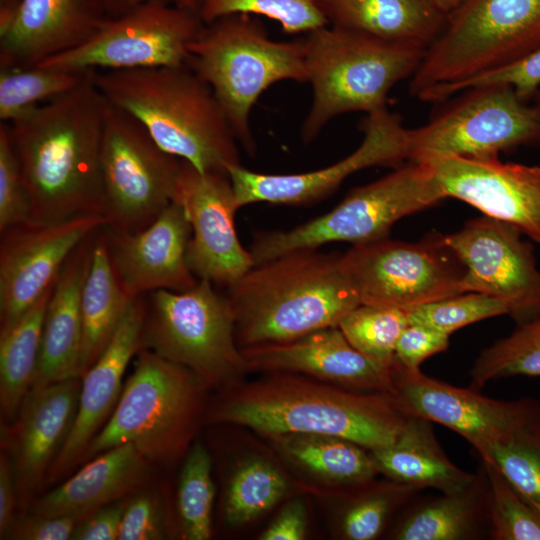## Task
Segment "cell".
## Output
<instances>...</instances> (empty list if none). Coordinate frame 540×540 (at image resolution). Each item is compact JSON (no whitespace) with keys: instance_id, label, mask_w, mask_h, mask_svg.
Wrapping results in <instances>:
<instances>
[{"instance_id":"1","label":"cell","mask_w":540,"mask_h":540,"mask_svg":"<svg viewBox=\"0 0 540 540\" xmlns=\"http://www.w3.org/2000/svg\"><path fill=\"white\" fill-rule=\"evenodd\" d=\"M95 71L69 92L6 123L35 223L105 216L101 144L108 101Z\"/></svg>"},{"instance_id":"2","label":"cell","mask_w":540,"mask_h":540,"mask_svg":"<svg viewBox=\"0 0 540 540\" xmlns=\"http://www.w3.org/2000/svg\"><path fill=\"white\" fill-rule=\"evenodd\" d=\"M232 384L208 411L212 423L234 424L263 435H331L367 450L392 443L407 415L392 393L361 392L289 372Z\"/></svg>"},{"instance_id":"3","label":"cell","mask_w":540,"mask_h":540,"mask_svg":"<svg viewBox=\"0 0 540 540\" xmlns=\"http://www.w3.org/2000/svg\"><path fill=\"white\" fill-rule=\"evenodd\" d=\"M341 255L303 248L254 265L227 293L239 347L338 326L361 304Z\"/></svg>"},{"instance_id":"4","label":"cell","mask_w":540,"mask_h":540,"mask_svg":"<svg viewBox=\"0 0 540 540\" xmlns=\"http://www.w3.org/2000/svg\"><path fill=\"white\" fill-rule=\"evenodd\" d=\"M106 100L135 117L164 151L200 172L240 165L238 140L210 86L188 65L95 71Z\"/></svg>"},{"instance_id":"5","label":"cell","mask_w":540,"mask_h":540,"mask_svg":"<svg viewBox=\"0 0 540 540\" xmlns=\"http://www.w3.org/2000/svg\"><path fill=\"white\" fill-rule=\"evenodd\" d=\"M302 40L313 92L301 127L304 143L341 114H370L386 108L389 91L412 77L426 51L328 24L306 33Z\"/></svg>"},{"instance_id":"6","label":"cell","mask_w":540,"mask_h":540,"mask_svg":"<svg viewBox=\"0 0 540 540\" xmlns=\"http://www.w3.org/2000/svg\"><path fill=\"white\" fill-rule=\"evenodd\" d=\"M187 65L210 86L250 156L256 152L250 113L259 96L279 81L307 82L302 38L273 40L247 14L205 23L189 46Z\"/></svg>"},{"instance_id":"7","label":"cell","mask_w":540,"mask_h":540,"mask_svg":"<svg viewBox=\"0 0 540 540\" xmlns=\"http://www.w3.org/2000/svg\"><path fill=\"white\" fill-rule=\"evenodd\" d=\"M206 388L188 368L140 349L113 413L81 464L128 442L153 464H172L191 447L204 416Z\"/></svg>"},{"instance_id":"8","label":"cell","mask_w":540,"mask_h":540,"mask_svg":"<svg viewBox=\"0 0 540 540\" xmlns=\"http://www.w3.org/2000/svg\"><path fill=\"white\" fill-rule=\"evenodd\" d=\"M145 300L142 349L188 368L207 388H226L249 370L227 295L210 281L198 279L183 292L153 291Z\"/></svg>"},{"instance_id":"9","label":"cell","mask_w":540,"mask_h":540,"mask_svg":"<svg viewBox=\"0 0 540 540\" xmlns=\"http://www.w3.org/2000/svg\"><path fill=\"white\" fill-rule=\"evenodd\" d=\"M540 47V0H459L410 80L425 88L457 82Z\"/></svg>"},{"instance_id":"10","label":"cell","mask_w":540,"mask_h":540,"mask_svg":"<svg viewBox=\"0 0 540 540\" xmlns=\"http://www.w3.org/2000/svg\"><path fill=\"white\" fill-rule=\"evenodd\" d=\"M444 194L427 162L407 163L355 188L330 212L290 230L260 233L249 247L254 265L329 242L353 245L387 238L401 218L431 207Z\"/></svg>"},{"instance_id":"11","label":"cell","mask_w":540,"mask_h":540,"mask_svg":"<svg viewBox=\"0 0 540 540\" xmlns=\"http://www.w3.org/2000/svg\"><path fill=\"white\" fill-rule=\"evenodd\" d=\"M183 165L141 122L109 103L101 144L105 226L119 233L148 227L175 200Z\"/></svg>"},{"instance_id":"12","label":"cell","mask_w":540,"mask_h":540,"mask_svg":"<svg viewBox=\"0 0 540 540\" xmlns=\"http://www.w3.org/2000/svg\"><path fill=\"white\" fill-rule=\"evenodd\" d=\"M461 92L426 124L409 130V161L492 158L540 145V103L528 104L512 87L502 85Z\"/></svg>"},{"instance_id":"13","label":"cell","mask_w":540,"mask_h":540,"mask_svg":"<svg viewBox=\"0 0 540 540\" xmlns=\"http://www.w3.org/2000/svg\"><path fill=\"white\" fill-rule=\"evenodd\" d=\"M341 260L361 304L407 311L464 293L466 268L441 234L418 243L387 237L355 244Z\"/></svg>"},{"instance_id":"14","label":"cell","mask_w":540,"mask_h":540,"mask_svg":"<svg viewBox=\"0 0 540 540\" xmlns=\"http://www.w3.org/2000/svg\"><path fill=\"white\" fill-rule=\"evenodd\" d=\"M204 24L196 11L147 2L108 17L86 42L36 66L72 72L183 66Z\"/></svg>"},{"instance_id":"15","label":"cell","mask_w":540,"mask_h":540,"mask_svg":"<svg viewBox=\"0 0 540 540\" xmlns=\"http://www.w3.org/2000/svg\"><path fill=\"white\" fill-rule=\"evenodd\" d=\"M521 234L506 222L484 216L443 235L466 268L464 292L501 300L517 325L540 316V270L532 244Z\"/></svg>"},{"instance_id":"16","label":"cell","mask_w":540,"mask_h":540,"mask_svg":"<svg viewBox=\"0 0 540 540\" xmlns=\"http://www.w3.org/2000/svg\"><path fill=\"white\" fill-rule=\"evenodd\" d=\"M363 140L342 160L310 172L264 174L241 164L228 169L238 207L256 202L306 205L319 201L350 175L373 166L397 168L409 161V129L387 108L367 114Z\"/></svg>"},{"instance_id":"17","label":"cell","mask_w":540,"mask_h":540,"mask_svg":"<svg viewBox=\"0 0 540 540\" xmlns=\"http://www.w3.org/2000/svg\"><path fill=\"white\" fill-rule=\"evenodd\" d=\"M106 224L103 215L83 214L0 232V331L21 318L54 284L75 248Z\"/></svg>"},{"instance_id":"18","label":"cell","mask_w":540,"mask_h":540,"mask_svg":"<svg viewBox=\"0 0 540 540\" xmlns=\"http://www.w3.org/2000/svg\"><path fill=\"white\" fill-rule=\"evenodd\" d=\"M191 226L188 264L197 277L229 289L253 266L239 241L234 216L239 209L226 173L200 172L184 161L177 195Z\"/></svg>"},{"instance_id":"19","label":"cell","mask_w":540,"mask_h":540,"mask_svg":"<svg viewBox=\"0 0 540 540\" xmlns=\"http://www.w3.org/2000/svg\"><path fill=\"white\" fill-rule=\"evenodd\" d=\"M392 394L407 415L451 429L475 451L514 431L539 401L489 398L471 388H459L431 378L420 369H406L397 361Z\"/></svg>"},{"instance_id":"20","label":"cell","mask_w":540,"mask_h":540,"mask_svg":"<svg viewBox=\"0 0 540 540\" xmlns=\"http://www.w3.org/2000/svg\"><path fill=\"white\" fill-rule=\"evenodd\" d=\"M444 197L464 201L540 244V166L498 157L446 156L427 161Z\"/></svg>"},{"instance_id":"21","label":"cell","mask_w":540,"mask_h":540,"mask_svg":"<svg viewBox=\"0 0 540 540\" xmlns=\"http://www.w3.org/2000/svg\"><path fill=\"white\" fill-rule=\"evenodd\" d=\"M103 229L114 272L132 299L157 290L183 292L198 282L188 264L191 226L180 202L141 231Z\"/></svg>"},{"instance_id":"22","label":"cell","mask_w":540,"mask_h":540,"mask_svg":"<svg viewBox=\"0 0 540 540\" xmlns=\"http://www.w3.org/2000/svg\"><path fill=\"white\" fill-rule=\"evenodd\" d=\"M80 379L31 389L13 425L2 433L22 504L32 501L68 438L77 413Z\"/></svg>"},{"instance_id":"23","label":"cell","mask_w":540,"mask_h":540,"mask_svg":"<svg viewBox=\"0 0 540 540\" xmlns=\"http://www.w3.org/2000/svg\"><path fill=\"white\" fill-rule=\"evenodd\" d=\"M249 370L305 375L349 390L393 391V364L372 359L353 347L338 326L299 339L242 348Z\"/></svg>"},{"instance_id":"24","label":"cell","mask_w":540,"mask_h":540,"mask_svg":"<svg viewBox=\"0 0 540 540\" xmlns=\"http://www.w3.org/2000/svg\"><path fill=\"white\" fill-rule=\"evenodd\" d=\"M145 295L135 298L112 339L97 361L84 373L76 417L68 438L51 465L48 483L62 480L76 466L113 413L124 386L123 376L142 349Z\"/></svg>"},{"instance_id":"25","label":"cell","mask_w":540,"mask_h":540,"mask_svg":"<svg viewBox=\"0 0 540 540\" xmlns=\"http://www.w3.org/2000/svg\"><path fill=\"white\" fill-rule=\"evenodd\" d=\"M107 18L102 0H19L0 23V68L33 67L76 48Z\"/></svg>"},{"instance_id":"26","label":"cell","mask_w":540,"mask_h":540,"mask_svg":"<svg viewBox=\"0 0 540 540\" xmlns=\"http://www.w3.org/2000/svg\"><path fill=\"white\" fill-rule=\"evenodd\" d=\"M54 490L30 502L31 513L78 523L98 509L133 496L147 483L152 462L132 442L95 456Z\"/></svg>"},{"instance_id":"27","label":"cell","mask_w":540,"mask_h":540,"mask_svg":"<svg viewBox=\"0 0 540 540\" xmlns=\"http://www.w3.org/2000/svg\"><path fill=\"white\" fill-rule=\"evenodd\" d=\"M96 231L75 248L54 282L44 316L39 360L31 389L81 377V295Z\"/></svg>"},{"instance_id":"28","label":"cell","mask_w":540,"mask_h":540,"mask_svg":"<svg viewBox=\"0 0 540 540\" xmlns=\"http://www.w3.org/2000/svg\"><path fill=\"white\" fill-rule=\"evenodd\" d=\"M414 498L391 532L396 540H478L489 538V488L480 463L462 489Z\"/></svg>"},{"instance_id":"29","label":"cell","mask_w":540,"mask_h":540,"mask_svg":"<svg viewBox=\"0 0 540 540\" xmlns=\"http://www.w3.org/2000/svg\"><path fill=\"white\" fill-rule=\"evenodd\" d=\"M328 25L426 50L446 15L432 0H318Z\"/></svg>"},{"instance_id":"30","label":"cell","mask_w":540,"mask_h":540,"mask_svg":"<svg viewBox=\"0 0 540 540\" xmlns=\"http://www.w3.org/2000/svg\"><path fill=\"white\" fill-rule=\"evenodd\" d=\"M378 473L389 480L438 492H452L467 486L475 473L457 467L441 448L433 423L409 416L396 439L369 450Z\"/></svg>"},{"instance_id":"31","label":"cell","mask_w":540,"mask_h":540,"mask_svg":"<svg viewBox=\"0 0 540 540\" xmlns=\"http://www.w3.org/2000/svg\"><path fill=\"white\" fill-rule=\"evenodd\" d=\"M103 227L94 234L91 263L82 288L81 377L107 347L134 300L114 272Z\"/></svg>"},{"instance_id":"32","label":"cell","mask_w":540,"mask_h":540,"mask_svg":"<svg viewBox=\"0 0 540 540\" xmlns=\"http://www.w3.org/2000/svg\"><path fill=\"white\" fill-rule=\"evenodd\" d=\"M53 285L11 328L0 331V407L5 421L16 419L32 388L44 316Z\"/></svg>"},{"instance_id":"33","label":"cell","mask_w":540,"mask_h":540,"mask_svg":"<svg viewBox=\"0 0 540 540\" xmlns=\"http://www.w3.org/2000/svg\"><path fill=\"white\" fill-rule=\"evenodd\" d=\"M268 438L289 460L331 483L350 487L378 474L369 450L344 438L307 433Z\"/></svg>"},{"instance_id":"34","label":"cell","mask_w":540,"mask_h":540,"mask_svg":"<svg viewBox=\"0 0 540 540\" xmlns=\"http://www.w3.org/2000/svg\"><path fill=\"white\" fill-rule=\"evenodd\" d=\"M476 452L540 509V401L514 431Z\"/></svg>"},{"instance_id":"35","label":"cell","mask_w":540,"mask_h":540,"mask_svg":"<svg viewBox=\"0 0 540 540\" xmlns=\"http://www.w3.org/2000/svg\"><path fill=\"white\" fill-rule=\"evenodd\" d=\"M287 489L285 476L271 462L259 457L242 461L231 475L226 489V522L232 526L251 522L272 509Z\"/></svg>"},{"instance_id":"36","label":"cell","mask_w":540,"mask_h":540,"mask_svg":"<svg viewBox=\"0 0 540 540\" xmlns=\"http://www.w3.org/2000/svg\"><path fill=\"white\" fill-rule=\"evenodd\" d=\"M87 71L72 72L42 66L0 68V120L11 123L39 105L77 87Z\"/></svg>"},{"instance_id":"37","label":"cell","mask_w":540,"mask_h":540,"mask_svg":"<svg viewBox=\"0 0 540 540\" xmlns=\"http://www.w3.org/2000/svg\"><path fill=\"white\" fill-rule=\"evenodd\" d=\"M340 516V533L348 540H373L385 529L393 513L405 508L421 490L393 480L374 479L357 485Z\"/></svg>"},{"instance_id":"38","label":"cell","mask_w":540,"mask_h":540,"mask_svg":"<svg viewBox=\"0 0 540 540\" xmlns=\"http://www.w3.org/2000/svg\"><path fill=\"white\" fill-rule=\"evenodd\" d=\"M514 376H540V316L517 325L509 336L483 350L470 372V387Z\"/></svg>"},{"instance_id":"39","label":"cell","mask_w":540,"mask_h":540,"mask_svg":"<svg viewBox=\"0 0 540 540\" xmlns=\"http://www.w3.org/2000/svg\"><path fill=\"white\" fill-rule=\"evenodd\" d=\"M214 484L211 458L200 443L187 452L177 491V507L182 538L207 540L212 534Z\"/></svg>"},{"instance_id":"40","label":"cell","mask_w":540,"mask_h":540,"mask_svg":"<svg viewBox=\"0 0 540 540\" xmlns=\"http://www.w3.org/2000/svg\"><path fill=\"white\" fill-rule=\"evenodd\" d=\"M489 488V539L540 540V509L491 462L481 459Z\"/></svg>"},{"instance_id":"41","label":"cell","mask_w":540,"mask_h":540,"mask_svg":"<svg viewBox=\"0 0 540 540\" xmlns=\"http://www.w3.org/2000/svg\"><path fill=\"white\" fill-rule=\"evenodd\" d=\"M408 324L406 310L360 304L339 322L338 327L358 351L377 361L393 364L397 341Z\"/></svg>"},{"instance_id":"42","label":"cell","mask_w":540,"mask_h":540,"mask_svg":"<svg viewBox=\"0 0 540 540\" xmlns=\"http://www.w3.org/2000/svg\"><path fill=\"white\" fill-rule=\"evenodd\" d=\"M198 14L204 23L236 14L264 16L295 34L328 24L318 0H202Z\"/></svg>"},{"instance_id":"43","label":"cell","mask_w":540,"mask_h":540,"mask_svg":"<svg viewBox=\"0 0 540 540\" xmlns=\"http://www.w3.org/2000/svg\"><path fill=\"white\" fill-rule=\"evenodd\" d=\"M508 314L499 299L479 293L464 292L407 310L408 323L420 324L447 335L469 324Z\"/></svg>"},{"instance_id":"44","label":"cell","mask_w":540,"mask_h":540,"mask_svg":"<svg viewBox=\"0 0 540 540\" xmlns=\"http://www.w3.org/2000/svg\"><path fill=\"white\" fill-rule=\"evenodd\" d=\"M491 85L512 87L518 97L526 102L534 99L540 86V47L517 60L466 79L425 88L416 97L422 101H443L463 90Z\"/></svg>"},{"instance_id":"45","label":"cell","mask_w":540,"mask_h":540,"mask_svg":"<svg viewBox=\"0 0 540 540\" xmlns=\"http://www.w3.org/2000/svg\"><path fill=\"white\" fill-rule=\"evenodd\" d=\"M35 223L21 168L8 135L0 124V232Z\"/></svg>"},{"instance_id":"46","label":"cell","mask_w":540,"mask_h":540,"mask_svg":"<svg viewBox=\"0 0 540 540\" xmlns=\"http://www.w3.org/2000/svg\"><path fill=\"white\" fill-rule=\"evenodd\" d=\"M164 506L151 491H141L127 499L117 540H160L166 536Z\"/></svg>"},{"instance_id":"47","label":"cell","mask_w":540,"mask_h":540,"mask_svg":"<svg viewBox=\"0 0 540 540\" xmlns=\"http://www.w3.org/2000/svg\"><path fill=\"white\" fill-rule=\"evenodd\" d=\"M449 337L424 325L408 324L397 341L395 359L406 369H420L427 358L448 348Z\"/></svg>"},{"instance_id":"48","label":"cell","mask_w":540,"mask_h":540,"mask_svg":"<svg viewBox=\"0 0 540 540\" xmlns=\"http://www.w3.org/2000/svg\"><path fill=\"white\" fill-rule=\"evenodd\" d=\"M78 522L72 517H47L30 514L16 518L5 539L67 540Z\"/></svg>"},{"instance_id":"49","label":"cell","mask_w":540,"mask_h":540,"mask_svg":"<svg viewBox=\"0 0 540 540\" xmlns=\"http://www.w3.org/2000/svg\"><path fill=\"white\" fill-rule=\"evenodd\" d=\"M127 499L119 500L93 512L79 522L72 540H115L118 539L120 523Z\"/></svg>"},{"instance_id":"50","label":"cell","mask_w":540,"mask_h":540,"mask_svg":"<svg viewBox=\"0 0 540 540\" xmlns=\"http://www.w3.org/2000/svg\"><path fill=\"white\" fill-rule=\"evenodd\" d=\"M306 534V509L301 500L288 502L261 534V540H301Z\"/></svg>"},{"instance_id":"51","label":"cell","mask_w":540,"mask_h":540,"mask_svg":"<svg viewBox=\"0 0 540 540\" xmlns=\"http://www.w3.org/2000/svg\"><path fill=\"white\" fill-rule=\"evenodd\" d=\"M18 494L9 455L2 449L0 456V538L5 539L16 520Z\"/></svg>"},{"instance_id":"52","label":"cell","mask_w":540,"mask_h":540,"mask_svg":"<svg viewBox=\"0 0 540 540\" xmlns=\"http://www.w3.org/2000/svg\"><path fill=\"white\" fill-rule=\"evenodd\" d=\"M105 12L109 18L120 16L133 8L153 1L166 2L180 8L189 9L198 13L202 0H102Z\"/></svg>"},{"instance_id":"53","label":"cell","mask_w":540,"mask_h":540,"mask_svg":"<svg viewBox=\"0 0 540 540\" xmlns=\"http://www.w3.org/2000/svg\"><path fill=\"white\" fill-rule=\"evenodd\" d=\"M18 2L19 0H0V23L11 15Z\"/></svg>"},{"instance_id":"54","label":"cell","mask_w":540,"mask_h":540,"mask_svg":"<svg viewBox=\"0 0 540 540\" xmlns=\"http://www.w3.org/2000/svg\"><path fill=\"white\" fill-rule=\"evenodd\" d=\"M435 5L447 15L457 5L459 0H432Z\"/></svg>"},{"instance_id":"55","label":"cell","mask_w":540,"mask_h":540,"mask_svg":"<svg viewBox=\"0 0 540 540\" xmlns=\"http://www.w3.org/2000/svg\"><path fill=\"white\" fill-rule=\"evenodd\" d=\"M534 99L536 100V102L540 103V92H538Z\"/></svg>"}]
</instances>
